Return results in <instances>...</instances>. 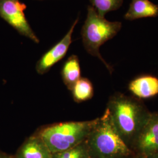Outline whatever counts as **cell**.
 I'll use <instances>...</instances> for the list:
<instances>
[{
  "label": "cell",
  "mask_w": 158,
  "mask_h": 158,
  "mask_svg": "<svg viewBox=\"0 0 158 158\" xmlns=\"http://www.w3.org/2000/svg\"><path fill=\"white\" fill-rule=\"evenodd\" d=\"M53 153L39 135L32 136L23 144L15 158H52Z\"/></svg>",
  "instance_id": "8"
},
{
  "label": "cell",
  "mask_w": 158,
  "mask_h": 158,
  "mask_svg": "<svg viewBox=\"0 0 158 158\" xmlns=\"http://www.w3.org/2000/svg\"><path fill=\"white\" fill-rule=\"evenodd\" d=\"M124 0H90L91 6L101 17L109 12L118 10L123 3Z\"/></svg>",
  "instance_id": "13"
},
{
  "label": "cell",
  "mask_w": 158,
  "mask_h": 158,
  "mask_svg": "<svg viewBox=\"0 0 158 158\" xmlns=\"http://www.w3.org/2000/svg\"><path fill=\"white\" fill-rule=\"evenodd\" d=\"M85 141L90 158H130L133 153L115 129L107 108Z\"/></svg>",
  "instance_id": "2"
},
{
  "label": "cell",
  "mask_w": 158,
  "mask_h": 158,
  "mask_svg": "<svg viewBox=\"0 0 158 158\" xmlns=\"http://www.w3.org/2000/svg\"><path fill=\"white\" fill-rule=\"evenodd\" d=\"M76 102H85L93 96V87L90 81L86 78H80L72 89Z\"/></svg>",
  "instance_id": "12"
},
{
  "label": "cell",
  "mask_w": 158,
  "mask_h": 158,
  "mask_svg": "<svg viewBox=\"0 0 158 158\" xmlns=\"http://www.w3.org/2000/svg\"><path fill=\"white\" fill-rule=\"evenodd\" d=\"M62 76L64 84L72 90L74 84L80 79V67L78 57L72 55L64 63Z\"/></svg>",
  "instance_id": "11"
},
{
  "label": "cell",
  "mask_w": 158,
  "mask_h": 158,
  "mask_svg": "<svg viewBox=\"0 0 158 158\" xmlns=\"http://www.w3.org/2000/svg\"><path fill=\"white\" fill-rule=\"evenodd\" d=\"M145 158H158V152L155 153H153L152 155H148L146 157H145Z\"/></svg>",
  "instance_id": "15"
},
{
  "label": "cell",
  "mask_w": 158,
  "mask_h": 158,
  "mask_svg": "<svg viewBox=\"0 0 158 158\" xmlns=\"http://www.w3.org/2000/svg\"><path fill=\"white\" fill-rule=\"evenodd\" d=\"M97 121V118L53 125L43 129L38 135L52 153L62 152L85 141Z\"/></svg>",
  "instance_id": "4"
},
{
  "label": "cell",
  "mask_w": 158,
  "mask_h": 158,
  "mask_svg": "<svg viewBox=\"0 0 158 158\" xmlns=\"http://www.w3.org/2000/svg\"><path fill=\"white\" fill-rule=\"evenodd\" d=\"M27 7L20 0H0V17L20 35L39 44L40 40L25 15Z\"/></svg>",
  "instance_id": "5"
},
{
  "label": "cell",
  "mask_w": 158,
  "mask_h": 158,
  "mask_svg": "<svg viewBox=\"0 0 158 158\" xmlns=\"http://www.w3.org/2000/svg\"><path fill=\"white\" fill-rule=\"evenodd\" d=\"M8 156H6L4 154H2V153H0V158H8Z\"/></svg>",
  "instance_id": "16"
},
{
  "label": "cell",
  "mask_w": 158,
  "mask_h": 158,
  "mask_svg": "<svg viewBox=\"0 0 158 158\" xmlns=\"http://www.w3.org/2000/svg\"><path fill=\"white\" fill-rule=\"evenodd\" d=\"M122 27L120 22H111L101 17L91 6L87 7L86 19L81 29L83 44L86 51L98 57L111 73L113 69L102 58L100 48L108 40L113 38Z\"/></svg>",
  "instance_id": "3"
},
{
  "label": "cell",
  "mask_w": 158,
  "mask_h": 158,
  "mask_svg": "<svg viewBox=\"0 0 158 158\" xmlns=\"http://www.w3.org/2000/svg\"><path fill=\"white\" fill-rule=\"evenodd\" d=\"M52 158H90L86 141L62 152L53 153Z\"/></svg>",
  "instance_id": "14"
},
{
  "label": "cell",
  "mask_w": 158,
  "mask_h": 158,
  "mask_svg": "<svg viewBox=\"0 0 158 158\" xmlns=\"http://www.w3.org/2000/svg\"><path fill=\"white\" fill-rule=\"evenodd\" d=\"M107 108L119 135L132 148L151 113L139 100L121 93L111 97Z\"/></svg>",
  "instance_id": "1"
},
{
  "label": "cell",
  "mask_w": 158,
  "mask_h": 158,
  "mask_svg": "<svg viewBox=\"0 0 158 158\" xmlns=\"http://www.w3.org/2000/svg\"><path fill=\"white\" fill-rule=\"evenodd\" d=\"M132 148L144 157L158 152V112L151 113Z\"/></svg>",
  "instance_id": "6"
},
{
  "label": "cell",
  "mask_w": 158,
  "mask_h": 158,
  "mask_svg": "<svg viewBox=\"0 0 158 158\" xmlns=\"http://www.w3.org/2000/svg\"><path fill=\"white\" fill-rule=\"evenodd\" d=\"M129 90L140 98H148L158 94V79L152 76H144L132 80Z\"/></svg>",
  "instance_id": "9"
},
{
  "label": "cell",
  "mask_w": 158,
  "mask_h": 158,
  "mask_svg": "<svg viewBox=\"0 0 158 158\" xmlns=\"http://www.w3.org/2000/svg\"><path fill=\"white\" fill-rule=\"evenodd\" d=\"M8 158H14V157H10V156H8Z\"/></svg>",
  "instance_id": "18"
},
{
  "label": "cell",
  "mask_w": 158,
  "mask_h": 158,
  "mask_svg": "<svg viewBox=\"0 0 158 158\" xmlns=\"http://www.w3.org/2000/svg\"><path fill=\"white\" fill-rule=\"evenodd\" d=\"M78 21L79 18L74 21L67 34L62 39L41 57L36 65V70L38 73L43 74L48 72L52 66L66 55L72 42L74 29Z\"/></svg>",
  "instance_id": "7"
},
{
  "label": "cell",
  "mask_w": 158,
  "mask_h": 158,
  "mask_svg": "<svg viewBox=\"0 0 158 158\" xmlns=\"http://www.w3.org/2000/svg\"><path fill=\"white\" fill-rule=\"evenodd\" d=\"M158 16V4H154L149 0H132L124 18L132 21L142 18Z\"/></svg>",
  "instance_id": "10"
},
{
  "label": "cell",
  "mask_w": 158,
  "mask_h": 158,
  "mask_svg": "<svg viewBox=\"0 0 158 158\" xmlns=\"http://www.w3.org/2000/svg\"><path fill=\"white\" fill-rule=\"evenodd\" d=\"M145 158L144 156H142V155H138L137 156H136L135 157H134V158Z\"/></svg>",
  "instance_id": "17"
}]
</instances>
